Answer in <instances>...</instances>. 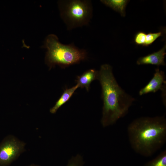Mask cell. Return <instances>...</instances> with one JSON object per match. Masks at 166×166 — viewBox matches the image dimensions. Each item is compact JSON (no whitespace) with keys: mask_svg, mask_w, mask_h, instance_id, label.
Instances as JSON below:
<instances>
[{"mask_svg":"<svg viewBox=\"0 0 166 166\" xmlns=\"http://www.w3.org/2000/svg\"><path fill=\"white\" fill-rule=\"evenodd\" d=\"M146 34L144 32L140 31L137 32L134 37V42L138 45L144 46Z\"/></svg>","mask_w":166,"mask_h":166,"instance_id":"4fadbf2b","label":"cell"},{"mask_svg":"<svg viewBox=\"0 0 166 166\" xmlns=\"http://www.w3.org/2000/svg\"><path fill=\"white\" fill-rule=\"evenodd\" d=\"M61 16L68 30L88 24L92 16L89 0H61L58 2Z\"/></svg>","mask_w":166,"mask_h":166,"instance_id":"277c9868","label":"cell"},{"mask_svg":"<svg viewBox=\"0 0 166 166\" xmlns=\"http://www.w3.org/2000/svg\"><path fill=\"white\" fill-rule=\"evenodd\" d=\"M144 166H166V150L161 152L156 158L146 163Z\"/></svg>","mask_w":166,"mask_h":166,"instance_id":"8fae6325","label":"cell"},{"mask_svg":"<svg viewBox=\"0 0 166 166\" xmlns=\"http://www.w3.org/2000/svg\"><path fill=\"white\" fill-rule=\"evenodd\" d=\"M165 76L164 72L157 68L155 70L152 78L139 92L140 95L150 93H155L159 90L162 92V97L165 99L166 91Z\"/></svg>","mask_w":166,"mask_h":166,"instance_id":"8992f818","label":"cell"},{"mask_svg":"<svg viewBox=\"0 0 166 166\" xmlns=\"http://www.w3.org/2000/svg\"><path fill=\"white\" fill-rule=\"evenodd\" d=\"M98 71L93 69H89L84 72L82 74L77 76L75 80L79 88H85L89 91L91 82L97 79Z\"/></svg>","mask_w":166,"mask_h":166,"instance_id":"ba28073f","label":"cell"},{"mask_svg":"<svg viewBox=\"0 0 166 166\" xmlns=\"http://www.w3.org/2000/svg\"><path fill=\"white\" fill-rule=\"evenodd\" d=\"M28 166H40L38 165L35 164H31Z\"/></svg>","mask_w":166,"mask_h":166,"instance_id":"9a60e30c","label":"cell"},{"mask_svg":"<svg viewBox=\"0 0 166 166\" xmlns=\"http://www.w3.org/2000/svg\"><path fill=\"white\" fill-rule=\"evenodd\" d=\"M25 144L13 135L5 137L0 144V166H8L25 150Z\"/></svg>","mask_w":166,"mask_h":166,"instance_id":"5b68a950","label":"cell"},{"mask_svg":"<svg viewBox=\"0 0 166 166\" xmlns=\"http://www.w3.org/2000/svg\"><path fill=\"white\" fill-rule=\"evenodd\" d=\"M166 45L159 50L139 58L136 63L138 65L151 64L157 66L165 65V56Z\"/></svg>","mask_w":166,"mask_h":166,"instance_id":"52a82bcc","label":"cell"},{"mask_svg":"<svg viewBox=\"0 0 166 166\" xmlns=\"http://www.w3.org/2000/svg\"><path fill=\"white\" fill-rule=\"evenodd\" d=\"M103 3L118 12L123 17L125 16V8L128 2L127 0H102Z\"/></svg>","mask_w":166,"mask_h":166,"instance_id":"30bf717a","label":"cell"},{"mask_svg":"<svg viewBox=\"0 0 166 166\" xmlns=\"http://www.w3.org/2000/svg\"><path fill=\"white\" fill-rule=\"evenodd\" d=\"M45 46L47 49L46 61L50 67L58 65L65 68L78 63L87 57V52L73 44L68 45L60 43L56 35H48L45 39Z\"/></svg>","mask_w":166,"mask_h":166,"instance_id":"3957f363","label":"cell"},{"mask_svg":"<svg viewBox=\"0 0 166 166\" xmlns=\"http://www.w3.org/2000/svg\"><path fill=\"white\" fill-rule=\"evenodd\" d=\"M78 88V86L76 84L71 88L65 89L55 105L50 109V113L52 114L55 113L69 99L76 90Z\"/></svg>","mask_w":166,"mask_h":166,"instance_id":"9c48e42d","label":"cell"},{"mask_svg":"<svg viewBox=\"0 0 166 166\" xmlns=\"http://www.w3.org/2000/svg\"><path fill=\"white\" fill-rule=\"evenodd\" d=\"M127 132L133 150L144 156H150L166 142V118L164 116L138 118L129 125Z\"/></svg>","mask_w":166,"mask_h":166,"instance_id":"7a4b0ae2","label":"cell"},{"mask_svg":"<svg viewBox=\"0 0 166 166\" xmlns=\"http://www.w3.org/2000/svg\"><path fill=\"white\" fill-rule=\"evenodd\" d=\"M97 79L101 86L103 102L101 122L103 126L106 127L124 116L135 99L119 85L110 65L101 66Z\"/></svg>","mask_w":166,"mask_h":166,"instance_id":"6da1fadb","label":"cell"},{"mask_svg":"<svg viewBox=\"0 0 166 166\" xmlns=\"http://www.w3.org/2000/svg\"><path fill=\"white\" fill-rule=\"evenodd\" d=\"M83 164L82 157L78 154L69 160L66 166H83Z\"/></svg>","mask_w":166,"mask_h":166,"instance_id":"5bb4252c","label":"cell"},{"mask_svg":"<svg viewBox=\"0 0 166 166\" xmlns=\"http://www.w3.org/2000/svg\"><path fill=\"white\" fill-rule=\"evenodd\" d=\"M163 34L161 31L157 33L149 32L146 34L144 46H148L151 45L157 38L161 36Z\"/></svg>","mask_w":166,"mask_h":166,"instance_id":"7c38bea8","label":"cell"}]
</instances>
